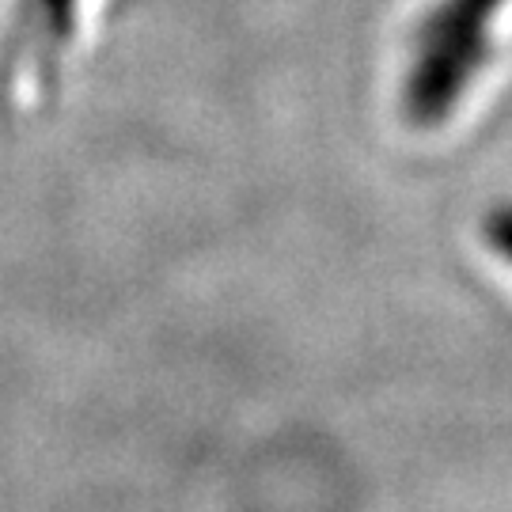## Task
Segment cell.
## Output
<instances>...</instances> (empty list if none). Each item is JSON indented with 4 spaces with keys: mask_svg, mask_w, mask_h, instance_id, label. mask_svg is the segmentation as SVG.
Returning <instances> with one entry per match:
<instances>
[{
    "mask_svg": "<svg viewBox=\"0 0 512 512\" xmlns=\"http://www.w3.org/2000/svg\"><path fill=\"white\" fill-rule=\"evenodd\" d=\"M494 54L486 35L440 38V42H421V57L406 73L403 84V118L410 126H440L463 92L475 84V76L486 69Z\"/></svg>",
    "mask_w": 512,
    "mask_h": 512,
    "instance_id": "6da1fadb",
    "label": "cell"
},
{
    "mask_svg": "<svg viewBox=\"0 0 512 512\" xmlns=\"http://www.w3.org/2000/svg\"><path fill=\"white\" fill-rule=\"evenodd\" d=\"M482 239L512 266V205H497L482 217Z\"/></svg>",
    "mask_w": 512,
    "mask_h": 512,
    "instance_id": "277c9868",
    "label": "cell"
},
{
    "mask_svg": "<svg viewBox=\"0 0 512 512\" xmlns=\"http://www.w3.org/2000/svg\"><path fill=\"white\" fill-rule=\"evenodd\" d=\"M505 0H440L429 8V16L418 27L421 42H440V38H463V35H486V23Z\"/></svg>",
    "mask_w": 512,
    "mask_h": 512,
    "instance_id": "3957f363",
    "label": "cell"
},
{
    "mask_svg": "<svg viewBox=\"0 0 512 512\" xmlns=\"http://www.w3.org/2000/svg\"><path fill=\"white\" fill-rule=\"evenodd\" d=\"M76 31V0H19L0 57V95L19 84L27 57L35 61L38 88H54L57 61Z\"/></svg>",
    "mask_w": 512,
    "mask_h": 512,
    "instance_id": "7a4b0ae2",
    "label": "cell"
}]
</instances>
